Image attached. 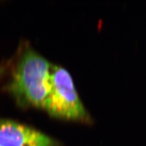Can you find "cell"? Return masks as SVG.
Here are the masks:
<instances>
[{"mask_svg":"<svg viewBox=\"0 0 146 146\" xmlns=\"http://www.w3.org/2000/svg\"><path fill=\"white\" fill-rule=\"evenodd\" d=\"M52 65L35 52L22 58L14 75L12 89L31 104L45 109L51 90Z\"/></svg>","mask_w":146,"mask_h":146,"instance_id":"1","label":"cell"},{"mask_svg":"<svg viewBox=\"0 0 146 146\" xmlns=\"http://www.w3.org/2000/svg\"><path fill=\"white\" fill-rule=\"evenodd\" d=\"M45 109L55 117L85 123L91 122L76 92L72 76L62 67L52 66L51 90Z\"/></svg>","mask_w":146,"mask_h":146,"instance_id":"2","label":"cell"},{"mask_svg":"<svg viewBox=\"0 0 146 146\" xmlns=\"http://www.w3.org/2000/svg\"><path fill=\"white\" fill-rule=\"evenodd\" d=\"M54 139L39 131L0 118V146H56Z\"/></svg>","mask_w":146,"mask_h":146,"instance_id":"3","label":"cell"}]
</instances>
